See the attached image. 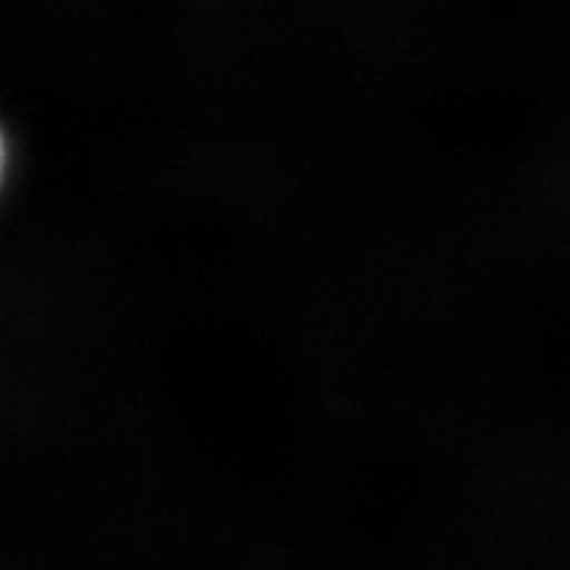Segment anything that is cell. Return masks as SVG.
I'll return each mask as SVG.
<instances>
[]
</instances>
